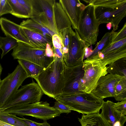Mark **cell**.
I'll list each match as a JSON object with an SVG mask.
<instances>
[{"label": "cell", "instance_id": "6da1fadb", "mask_svg": "<svg viewBox=\"0 0 126 126\" xmlns=\"http://www.w3.org/2000/svg\"><path fill=\"white\" fill-rule=\"evenodd\" d=\"M66 67L63 59L54 57L52 62L34 78L44 94L55 99L62 94Z\"/></svg>", "mask_w": 126, "mask_h": 126}, {"label": "cell", "instance_id": "7a4b0ae2", "mask_svg": "<svg viewBox=\"0 0 126 126\" xmlns=\"http://www.w3.org/2000/svg\"><path fill=\"white\" fill-rule=\"evenodd\" d=\"M83 114L99 113L104 101L92 92H82L69 94H62L55 99Z\"/></svg>", "mask_w": 126, "mask_h": 126}, {"label": "cell", "instance_id": "3957f363", "mask_svg": "<svg viewBox=\"0 0 126 126\" xmlns=\"http://www.w3.org/2000/svg\"><path fill=\"white\" fill-rule=\"evenodd\" d=\"M94 9L92 3L86 6L82 11L76 30L80 38L90 45L95 44L97 40L100 24L95 17Z\"/></svg>", "mask_w": 126, "mask_h": 126}, {"label": "cell", "instance_id": "277c9868", "mask_svg": "<svg viewBox=\"0 0 126 126\" xmlns=\"http://www.w3.org/2000/svg\"><path fill=\"white\" fill-rule=\"evenodd\" d=\"M6 112L20 116H29L44 121L58 116L63 112L50 106L47 102L40 101L21 106L10 108Z\"/></svg>", "mask_w": 126, "mask_h": 126}, {"label": "cell", "instance_id": "5b68a950", "mask_svg": "<svg viewBox=\"0 0 126 126\" xmlns=\"http://www.w3.org/2000/svg\"><path fill=\"white\" fill-rule=\"evenodd\" d=\"M108 66L91 59L83 61V75L79 83V91L92 93L95 89L100 77L108 74Z\"/></svg>", "mask_w": 126, "mask_h": 126}, {"label": "cell", "instance_id": "8992f818", "mask_svg": "<svg viewBox=\"0 0 126 126\" xmlns=\"http://www.w3.org/2000/svg\"><path fill=\"white\" fill-rule=\"evenodd\" d=\"M30 18L58 34L55 22L53 6L55 0H30Z\"/></svg>", "mask_w": 126, "mask_h": 126}, {"label": "cell", "instance_id": "52a82bcc", "mask_svg": "<svg viewBox=\"0 0 126 126\" xmlns=\"http://www.w3.org/2000/svg\"><path fill=\"white\" fill-rule=\"evenodd\" d=\"M28 78L22 66L18 64L14 70L2 80L0 83V108L7 104L21 85Z\"/></svg>", "mask_w": 126, "mask_h": 126}, {"label": "cell", "instance_id": "ba28073f", "mask_svg": "<svg viewBox=\"0 0 126 126\" xmlns=\"http://www.w3.org/2000/svg\"><path fill=\"white\" fill-rule=\"evenodd\" d=\"M11 55L14 59L28 61L44 68L52 62L54 58L46 56L45 49L34 47L21 42H18L17 46L13 49Z\"/></svg>", "mask_w": 126, "mask_h": 126}, {"label": "cell", "instance_id": "9c48e42d", "mask_svg": "<svg viewBox=\"0 0 126 126\" xmlns=\"http://www.w3.org/2000/svg\"><path fill=\"white\" fill-rule=\"evenodd\" d=\"M43 93L37 83L33 81L18 89L9 102L2 108L29 105L40 101Z\"/></svg>", "mask_w": 126, "mask_h": 126}, {"label": "cell", "instance_id": "30bf717a", "mask_svg": "<svg viewBox=\"0 0 126 126\" xmlns=\"http://www.w3.org/2000/svg\"><path fill=\"white\" fill-rule=\"evenodd\" d=\"M90 46L80 38L76 30L74 32L71 27L68 52L63 57L66 66L70 67L83 63L86 49Z\"/></svg>", "mask_w": 126, "mask_h": 126}, {"label": "cell", "instance_id": "8fae6325", "mask_svg": "<svg viewBox=\"0 0 126 126\" xmlns=\"http://www.w3.org/2000/svg\"><path fill=\"white\" fill-rule=\"evenodd\" d=\"M95 17L100 24L110 23L115 31L126 15V0L124 2L112 6H95Z\"/></svg>", "mask_w": 126, "mask_h": 126}, {"label": "cell", "instance_id": "7c38bea8", "mask_svg": "<svg viewBox=\"0 0 126 126\" xmlns=\"http://www.w3.org/2000/svg\"><path fill=\"white\" fill-rule=\"evenodd\" d=\"M123 77L110 74L101 77L92 93L96 96L103 99L114 97L115 86Z\"/></svg>", "mask_w": 126, "mask_h": 126}, {"label": "cell", "instance_id": "4fadbf2b", "mask_svg": "<svg viewBox=\"0 0 126 126\" xmlns=\"http://www.w3.org/2000/svg\"><path fill=\"white\" fill-rule=\"evenodd\" d=\"M83 65V63L71 67H66L64 72V84L62 94H71L79 91V83L84 73Z\"/></svg>", "mask_w": 126, "mask_h": 126}, {"label": "cell", "instance_id": "5bb4252c", "mask_svg": "<svg viewBox=\"0 0 126 126\" xmlns=\"http://www.w3.org/2000/svg\"><path fill=\"white\" fill-rule=\"evenodd\" d=\"M114 103L110 100L104 101L100 114L110 126H124L126 116L115 109Z\"/></svg>", "mask_w": 126, "mask_h": 126}, {"label": "cell", "instance_id": "9a60e30c", "mask_svg": "<svg viewBox=\"0 0 126 126\" xmlns=\"http://www.w3.org/2000/svg\"><path fill=\"white\" fill-rule=\"evenodd\" d=\"M59 1L68 17L73 28L77 30L82 11L86 6L79 0Z\"/></svg>", "mask_w": 126, "mask_h": 126}, {"label": "cell", "instance_id": "2e32d148", "mask_svg": "<svg viewBox=\"0 0 126 126\" xmlns=\"http://www.w3.org/2000/svg\"><path fill=\"white\" fill-rule=\"evenodd\" d=\"M21 31L32 47L45 49L48 43L52 46V38L48 35L21 26Z\"/></svg>", "mask_w": 126, "mask_h": 126}, {"label": "cell", "instance_id": "e0dca14e", "mask_svg": "<svg viewBox=\"0 0 126 126\" xmlns=\"http://www.w3.org/2000/svg\"><path fill=\"white\" fill-rule=\"evenodd\" d=\"M0 25L6 36L12 38L18 42H22L32 46L22 33L20 25L6 18L1 17L0 18Z\"/></svg>", "mask_w": 126, "mask_h": 126}, {"label": "cell", "instance_id": "ac0fdd59", "mask_svg": "<svg viewBox=\"0 0 126 126\" xmlns=\"http://www.w3.org/2000/svg\"><path fill=\"white\" fill-rule=\"evenodd\" d=\"M54 18L58 32L71 27V21L59 1H55L53 6Z\"/></svg>", "mask_w": 126, "mask_h": 126}, {"label": "cell", "instance_id": "d6986e66", "mask_svg": "<svg viewBox=\"0 0 126 126\" xmlns=\"http://www.w3.org/2000/svg\"><path fill=\"white\" fill-rule=\"evenodd\" d=\"M126 57V45H125L117 50L104 55L98 53L91 58L102 65L106 66L119 59Z\"/></svg>", "mask_w": 126, "mask_h": 126}, {"label": "cell", "instance_id": "ffe728a7", "mask_svg": "<svg viewBox=\"0 0 126 126\" xmlns=\"http://www.w3.org/2000/svg\"><path fill=\"white\" fill-rule=\"evenodd\" d=\"M78 119L81 126H110L99 113L83 114Z\"/></svg>", "mask_w": 126, "mask_h": 126}, {"label": "cell", "instance_id": "44dd1931", "mask_svg": "<svg viewBox=\"0 0 126 126\" xmlns=\"http://www.w3.org/2000/svg\"><path fill=\"white\" fill-rule=\"evenodd\" d=\"M17 61L25 71L28 78L34 79L37 77L44 68L28 61L21 59L18 60Z\"/></svg>", "mask_w": 126, "mask_h": 126}, {"label": "cell", "instance_id": "7402d4cb", "mask_svg": "<svg viewBox=\"0 0 126 126\" xmlns=\"http://www.w3.org/2000/svg\"><path fill=\"white\" fill-rule=\"evenodd\" d=\"M107 71L110 74L126 77V57L119 59L109 64Z\"/></svg>", "mask_w": 126, "mask_h": 126}, {"label": "cell", "instance_id": "603a6c76", "mask_svg": "<svg viewBox=\"0 0 126 126\" xmlns=\"http://www.w3.org/2000/svg\"><path fill=\"white\" fill-rule=\"evenodd\" d=\"M20 25L21 27L46 34L51 38L52 36L55 34L48 29L31 19H28L26 20L23 21L20 23Z\"/></svg>", "mask_w": 126, "mask_h": 126}, {"label": "cell", "instance_id": "cb8c5ba5", "mask_svg": "<svg viewBox=\"0 0 126 126\" xmlns=\"http://www.w3.org/2000/svg\"><path fill=\"white\" fill-rule=\"evenodd\" d=\"M0 120L15 126H28L20 118L6 112L5 110L2 108H0Z\"/></svg>", "mask_w": 126, "mask_h": 126}, {"label": "cell", "instance_id": "d4e9b609", "mask_svg": "<svg viewBox=\"0 0 126 126\" xmlns=\"http://www.w3.org/2000/svg\"><path fill=\"white\" fill-rule=\"evenodd\" d=\"M12 9V15L21 18H30V14L26 9L17 0H8Z\"/></svg>", "mask_w": 126, "mask_h": 126}, {"label": "cell", "instance_id": "484cf974", "mask_svg": "<svg viewBox=\"0 0 126 126\" xmlns=\"http://www.w3.org/2000/svg\"><path fill=\"white\" fill-rule=\"evenodd\" d=\"M18 42L16 39L11 37L0 36V48L2 50L1 59L11 50L16 46Z\"/></svg>", "mask_w": 126, "mask_h": 126}, {"label": "cell", "instance_id": "4316f807", "mask_svg": "<svg viewBox=\"0 0 126 126\" xmlns=\"http://www.w3.org/2000/svg\"><path fill=\"white\" fill-rule=\"evenodd\" d=\"M112 34V31L106 33L101 40L97 43L95 48L92 51L91 54L87 58H92L103 49L109 46L111 43Z\"/></svg>", "mask_w": 126, "mask_h": 126}, {"label": "cell", "instance_id": "83f0119b", "mask_svg": "<svg viewBox=\"0 0 126 126\" xmlns=\"http://www.w3.org/2000/svg\"><path fill=\"white\" fill-rule=\"evenodd\" d=\"M114 97L117 101L126 100V77H123L116 84Z\"/></svg>", "mask_w": 126, "mask_h": 126}, {"label": "cell", "instance_id": "f1b7e54d", "mask_svg": "<svg viewBox=\"0 0 126 126\" xmlns=\"http://www.w3.org/2000/svg\"><path fill=\"white\" fill-rule=\"evenodd\" d=\"M71 27L63 29L58 32V34L61 38L64 46L63 50V57L67 54L68 52Z\"/></svg>", "mask_w": 126, "mask_h": 126}, {"label": "cell", "instance_id": "f546056e", "mask_svg": "<svg viewBox=\"0 0 126 126\" xmlns=\"http://www.w3.org/2000/svg\"><path fill=\"white\" fill-rule=\"evenodd\" d=\"M125 45H126V37L118 41L111 43L109 46L98 53L104 55L117 50Z\"/></svg>", "mask_w": 126, "mask_h": 126}, {"label": "cell", "instance_id": "4dcf8cb0", "mask_svg": "<svg viewBox=\"0 0 126 126\" xmlns=\"http://www.w3.org/2000/svg\"><path fill=\"white\" fill-rule=\"evenodd\" d=\"M126 0H92L91 3L94 6H109L122 3Z\"/></svg>", "mask_w": 126, "mask_h": 126}, {"label": "cell", "instance_id": "1f68e13d", "mask_svg": "<svg viewBox=\"0 0 126 126\" xmlns=\"http://www.w3.org/2000/svg\"><path fill=\"white\" fill-rule=\"evenodd\" d=\"M111 43L118 41L126 37V23H125L122 28L117 32L112 30Z\"/></svg>", "mask_w": 126, "mask_h": 126}, {"label": "cell", "instance_id": "d6a6232c", "mask_svg": "<svg viewBox=\"0 0 126 126\" xmlns=\"http://www.w3.org/2000/svg\"><path fill=\"white\" fill-rule=\"evenodd\" d=\"M12 9L8 0H0V16L7 14H11Z\"/></svg>", "mask_w": 126, "mask_h": 126}, {"label": "cell", "instance_id": "836d02e7", "mask_svg": "<svg viewBox=\"0 0 126 126\" xmlns=\"http://www.w3.org/2000/svg\"><path fill=\"white\" fill-rule=\"evenodd\" d=\"M52 47L60 49L63 54L64 46L62 40L59 35L57 34H54L52 37Z\"/></svg>", "mask_w": 126, "mask_h": 126}, {"label": "cell", "instance_id": "e575fe53", "mask_svg": "<svg viewBox=\"0 0 126 126\" xmlns=\"http://www.w3.org/2000/svg\"><path fill=\"white\" fill-rule=\"evenodd\" d=\"M53 107L55 109L63 112V113L68 114L72 110L68 106L57 101L55 102Z\"/></svg>", "mask_w": 126, "mask_h": 126}, {"label": "cell", "instance_id": "d590c367", "mask_svg": "<svg viewBox=\"0 0 126 126\" xmlns=\"http://www.w3.org/2000/svg\"><path fill=\"white\" fill-rule=\"evenodd\" d=\"M114 106L115 109L123 115H126V100L114 103Z\"/></svg>", "mask_w": 126, "mask_h": 126}, {"label": "cell", "instance_id": "8d00e7d4", "mask_svg": "<svg viewBox=\"0 0 126 126\" xmlns=\"http://www.w3.org/2000/svg\"><path fill=\"white\" fill-rule=\"evenodd\" d=\"M17 1L26 9L30 15L31 11V6L30 0H17Z\"/></svg>", "mask_w": 126, "mask_h": 126}, {"label": "cell", "instance_id": "74e56055", "mask_svg": "<svg viewBox=\"0 0 126 126\" xmlns=\"http://www.w3.org/2000/svg\"><path fill=\"white\" fill-rule=\"evenodd\" d=\"M52 46L47 43L45 49V54L46 56L50 58H54V54L52 49Z\"/></svg>", "mask_w": 126, "mask_h": 126}, {"label": "cell", "instance_id": "f35d334b", "mask_svg": "<svg viewBox=\"0 0 126 126\" xmlns=\"http://www.w3.org/2000/svg\"><path fill=\"white\" fill-rule=\"evenodd\" d=\"M20 118L28 126H42L40 123H38L24 118Z\"/></svg>", "mask_w": 126, "mask_h": 126}, {"label": "cell", "instance_id": "ab89813d", "mask_svg": "<svg viewBox=\"0 0 126 126\" xmlns=\"http://www.w3.org/2000/svg\"><path fill=\"white\" fill-rule=\"evenodd\" d=\"M52 47L54 57L63 59V55L61 50L59 49L54 48L52 46Z\"/></svg>", "mask_w": 126, "mask_h": 126}, {"label": "cell", "instance_id": "60d3db41", "mask_svg": "<svg viewBox=\"0 0 126 126\" xmlns=\"http://www.w3.org/2000/svg\"><path fill=\"white\" fill-rule=\"evenodd\" d=\"M0 126H15L5 123L0 120Z\"/></svg>", "mask_w": 126, "mask_h": 126}, {"label": "cell", "instance_id": "b9f144b4", "mask_svg": "<svg viewBox=\"0 0 126 126\" xmlns=\"http://www.w3.org/2000/svg\"><path fill=\"white\" fill-rule=\"evenodd\" d=\"M42 126H51L47 121H44L43 123H40Z\"/></svg>", "mask_w": 126, "mask_h": 126}, {"label": "cell", "instance_id": "7bdbcfd3", "mask_svg": "<svg viewBox=\"0 0 126 126\" xmlns=\"http://www.w3.org/2000/svg\"><path fill=\"white\" fill-rule=\"evenodd\" d=\"M2 70V68L1 65L0 63V83L1 80V76Z\"/></svg>", "mask_w": 126, "mask_h": 126}, {"label": "cell", "instance_id": "ee69618b", "mask_svg": "<svg viewBox=\"0 0 126 126\" xmlns=\"http://www.w3.org/2000/svg\"><path fill=\"white\" fill-rule=\"evenodd\" d=\"M111 26V24L110 23H108V24L107 25V28L109 30L110 29Z\"/></svg>", "mask_w": 126, "mask_h": 126}, {"label": "cell", "instance_id": "f6af8a7d", "mask_svg": "<svg viewBox=\"0 0 126 126\" xmlns=\"http://www.w3.org/2000/svg\"></svg>", "mask_w": 126, "mask_h": 126}, {"label": "cell", "instance_id": "bcb514c9", "mask_svg": "<svg viewBox=\"0 0 126 126\" xmlns=\"http://www.w3.org/2000/svg\"></svg>", "mask_w": 126, "mask_h": 126}]
</instances>
